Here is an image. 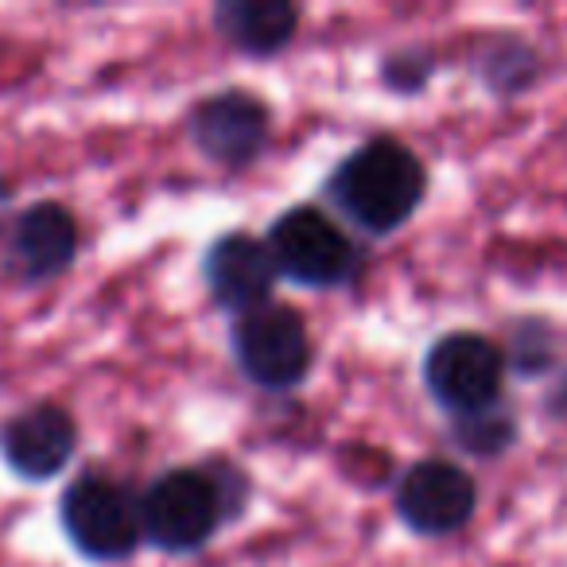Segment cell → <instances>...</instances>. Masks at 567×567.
Segmentation results:
<instances>
[{
    "mask_svg": "<svg viewBox=\"0 0 567 567\" xmlns=\"http://www.w3.org/2000/svg\"><path fill=\"white\" fill-rule=\"evenodd\" d=\"M265 245L276 260L280 280L311 292L347 288L362 272V252L350 241V234L323 210V206H288L276 214L265 229Z\"/></svg>",
    "mask_w": 567,
    "mask_h": 567,
    "instance_id": "3957f363",
    "label": "cell"
},
{
    "mask_svg": "<svg viewBox=\"0 0 567 567\" xmlns=\"http://www.w3.org/2000/svg\"><path fill=\"white\" fill-rule=\"evenodd\" d=\"M229 354L249 385L265 393H288L303 385L316 365L308 323L288 303H265L229 323Z\"/></svg>",
    "mask_w": 567,
    "mask_h": 567,
    "instance_id": "5b68a950",
    "label": "cell"
},
{
    "mask_svg": "<svg viewBox=\"0 0 567 567\" xmlns=\"http://www.w3.org/2000/svg\"><path fill=\"white\" fill-rule=\"evenodd\" d=\"M79 451V420L59 401L20 409L0 424V458L20 482H51Z\"/></svg>",
    "mask_w": 567,
    "mask_h": 567,
    "instance_id": "30bf717a",
    "label": "cell"
},
{
    "mask_svg": "<svg viewBox=\"0 0 567 567\" xmlns=\"http://www.w3.org/2000/svg\"><path fill=\"white\" fill-rule=\"evenodd\" d=\"M59 525L90 564H125L144 544L141 497L105 474H82L63 489Z\"/></svg>",
    "mask_w": 567,
    "mask_h": 567,
    "instance_id": "277c9868",
    "label": "cell"
},
{
    "mask_svg": "<svg viewBox=\"0 0 567 567\" xmlns=\"http://www.w3.org/2000/svg\"><path fill=\"white\" fill-rule=\"evenodd\" d=\"M144 540L167 556L203 551L226 520H234L214 466H172L141 494Z\"/></svg>",
    "mask_w": 567,
    "mask_h": 567,
    "instance_id": "7a4b0ae2",
    "label": "cell"
},
{
    "mask_svg": "<svg viewBox=\"0 0 567 567\" xmlns=\"http://www.w3.org/2000/svg\"><path fill=\"white\" fill-rule=\"evenodd\" d=\"M210 24L241 55L272 59L300 32V9L288 0H221L214 4Z\"/></svg>",
    "mask_w": 567,
    "mask_h": 567,
    "instance_id": "7c38bea8",
    "label": "cell"
},
{
    "mask_svg": "<svg viewBox=\"0 0 567 567\" xmlns=\"http://www.w3.org/2000/svg\"><path fill=\"white\" fill-rule=\"evenodd\" d=\"M323 190L327 203L354 229L389 237L409 226L427 198V167L396 136H370L327 175Z\"/></svg>",
    "mask_w": 567,
    "mask_h": 567,
    "instance_id": "6da1fadb",
    "label": "cell"
},
{
    "mask_svg": "<svg viewBox=\"0 0 567 567\" xmlns=\"http://www.w3.org/2000/svg\"><path fill=\"white\" fill-rule=\"evenodd\" d=\"M187 136L203 159L241 172L257 164L272 144V110L252 90H218L187 113Z\"/></svg>",
    "mask_w": 567,
    "mask_h": 567,
    "instance_id": "52a82bcc",
    "label": "cell"
},
{
    "mask_svg": "<svg viewBox=\"0 0 567 567\" xmlns=\"http://www.w3.org/2000/svg\"><path fill=\"white\" fill-rule=\"evenodd\" d=\"M502 381V347L478 331L440 334L424 354V389L443 412H451V420L497 404Z\"/></svg>",
    "mask_w": 567,
    "mask_h": 567,
    "instance_id": "8992f818",
    "label": "cell"
},
{
    "mask_svg": "<svg viewBox=\"0 0 567 567\" xmlns=\"http://www.w3.org/2000/svg\"><path fill=\"white\" fill-rule=\"evenodd\" d=\"M513 432H517V424L502 404H489L471 416H455V443L471 455H497L513 443Z\"/></svg>",
    "mask_w": 567,
    "mask_h": 567,
    "instance_id": "4fadbf2b",
    "label": "cell"
},
{
    "mask_svg": "<svg viewBox=\"0 0 567 567\" xmlns=\"http://www.w3.org/2000/svg\"><path fill=\"white\" fill-rule=\"evenodd\" d=\"M432 71H435L432 51L404 48V51L385 55V63H381V82H385L393 94H416V90H424V82L432 79Z\"/></svg>",
    "mask_w": 567,
    "mask_h": 567,
    "instance_id": "5bb4252c",
    "label": "cell"
},
{
    "mask_svg": "<svg viewBox=\"0 0 567 567\" xmlns=\"http://www.w3.org/2000/svg\"><path fill=\"white\" fill-rule=\"evenodd\" d=\"M203 280L210 300L226 316L241 319L249 311L272 303V288L280 280V272H276V260L268 252L265 237L245 234V229H229V234L214 237L206 245Z\"/></svg>",
    "mask_w": 567,
    "mask_h": 567,
    "instance_id": "9c48e42d",
    "label": "cell"
},
{
    "mask_svg": "<svg viewBox=\"0 0 567 567\" xmlns=\"http://www.w3.org/2000/svg\"><path fill=\"white\" fill-rule=\"evenodd\" d=\"M79 218L71 206L63 203H32L28 210L17 214L9 229V245H4V265L20 284H48L59 280L79 257Z\"/></svg>",
    "mask_w": 567,
    "mask_h": 567,
    "instance_id": "8fae6325",
    "label": "cell"
},
{
    "mask_svg": "<svg viewBox=\"0 0 567 567\" xmlns=\"http://www.w3.org/2000/svg\"><path fill=\"white\" fill-rule=\"evenodd\" d=\"M478 509V486L447 458H420L396 482V517L416 536H451Z\"/></svg>",
    "mask_w": 567,
    "mask_h": 567,
    "instance_id": "ba28073f",
    "label": "cell"
}]
</instances>
